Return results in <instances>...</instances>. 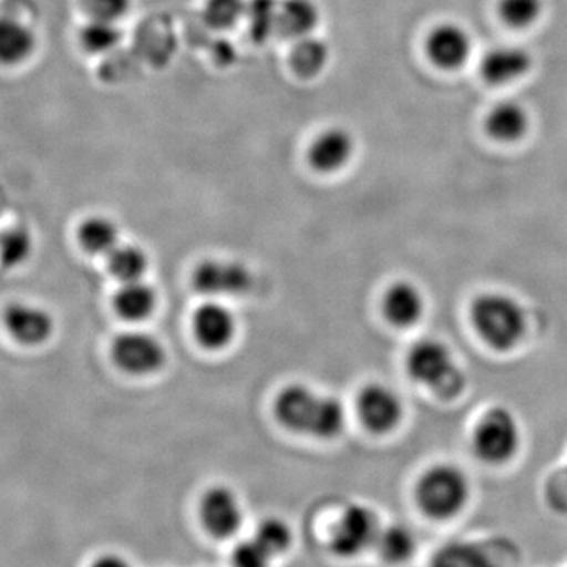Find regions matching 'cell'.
<instances>
[{
	"label": "cell",
	"instance_id": "cell-14",
	"mask_svg": "<svg viewBox=\"0 0 567 567\" xmlns=\"http://www.w3.org/2000/svg\"><path fill=\"white\" fill-rule=\"evenodd\" d=\"M354 153L352 134L344 128H328L317 134L308 148L312 169L320 174H333L344 169Z\"/></svg>",
	"mask_w": 567,
	"mask_h": 567
},
{
	"label": "cell",
	"instance_id": "cell-4",
	"mask_svg": "<svg viewBox=\"0 0 567 567\" xmlns=\"http://www.w3.org/2000/svg\"><path fill=\"white\" fill-rule=\"evenodd\" d=\"M470 481L464 470L453 464H436L425 470L416 484V502L425 516L446 520L461 514L470 499Z\"/></svg>",
	"mask_w": 567,
	"mask_h": 567
},
{
	"label": "cell",
	"instance_id": "cell-31",
	"mask_svg": "<svg viewBox=\"0 0 567 567\" xmlns=\"http://www.w3.org/2000/svg\"><path fill=\"white\" fill-rule=\"evenodd\" d=\"M32 252V238L28 230H7L0 235V262L6 267H18L29 259Z\"/></svg>",
	"mask_w": 567,
	"mask_h": 567
},
{
	"label": "cell",
	"instance_id": "cell-26",
	"mask_svg": "<svg viewBox=\"0 0 567 567\" xmlns=\"http://www.w3.org/2000/svg\"><path fill=\"white\" fill-rule=\"evenodd\" d=\"M380 555L393 565L409 561L416 550V539L410 528L404 525H391L380 529L379 539H377Z\"/></svg>",
	"mask_w": 567,
	"mask_h": 567
},
{
	"label": "cell",
	"instance_id": "cell-22",
	"mask_svg": "<svg viewBox=\"0 0 567 567\" xmlns=\"http://www.w3.org/2000/svg\"><path fill=\"white\" fill-rule=\"evenodd\" d=\"M330 61V48L317 37H305L295 41L290 52V65L300 78H316L324 70Z\"/></svg>",
	"mask_w": 567,
	"mask_h": 567
},
{
	"label": "cell",
	"instance_id": "cell-13",
	"mask_svg": "<svg viewBox=\"0 0 567 567\" xmlns=\"http://www.w3.org/2000/svg\"><path fill=\"white\" fill-rule=\"evenodd\" d=\"M382 311L388 322L399 330H409L421 322L425 312L423 290L415 282L395 281L382 298Z\"/></svg>",
	"mask_w": 567,
	"mask_h": 567
},
{
	"label": "cell",
	"instance_id": "cell-20",
	"mask_svg": "<svg viewBox=\"0 0 567 567\" xmlns=\"http://www.w3.org/2000/svg\"><path fill=\"white\" fill-rule=\"evenodd\" d=\"M528 112L516 102H503L496 104L488 112L486 130L488 136L499 142H516L528 132Z\"/></svg>",
	"mask_w": 567,
	"mask_h": 567
},
{
	"label": "cell",
	"instance_id": "cell-12",
	"mask_svg": "<svg viewBox=\"0 0 567 567\" xmlns=\"http://www.w3.org/2000/svg\"><path fill=\"white\" fill-rule=\"evenodd\" d=\"M193 330L199 344L208 350L226 349L237 333L234 312L221 301L200 305L193 317Z\"/></svg>",
	"mask_w": 567,
	"mask_h": 567
},
{
	"label": "cell",
	"instance_id": "cell-30",
	"mask_svg": "<svg viewBox=\"0 0 567 567\" xmlns=\"http://www.w3.org/2000/svg\"><path fill=\"white\" fill-rule=\"evenodd\" d=\"M543 7V0H502L499 17L511 28L525 29L539 20Z\"/></svg>",
	"mask_w": 567,
	"mask_h": 567
},
{
	"label": "cell",
	"instance_id": "cell-11",
	"mask_svg": "<svg viewBox=\"0 0 567 567\" xmlns=\"http://www.w3.org/2000/svg\"><path fill=\"white\" fill-rule=\"evenodd\" d=\"M3 324L18 344H44L54 333V320L47 309L29 303H13L3 312Z\"/></svg>",
	"mask_w": 567,
	"mask_h": 567
},
{
	"label": "cell",
	"instance_id": "cell-34",
	"mask_svg": "<svg viewBox=\"0 0 567 567\" xmlns=\"http://www.w3.org/2000/svg\"><path fill=\"white\" fill-rule=\"evenodd\" d=\"M92 567H133L126 561L125 558L118 557V555H103L93 563Z\"/></svg>",
	"mask_w": 567,
	"mask_h": 567
},
{
	"label": "cell",
	"instance_id": "cell-17",
	"mask_svg": "<svg viewBox=\"0 0 567 567\" xmlns=\"http://www.w3.org/2000/svg\"><path fill=\"white\" fill-rule=\"evenodd\" d=\"M37 37L25 22L11 17H0V63L21 65L33 54Z\"/></svg>",
	"mask_w": 567,
	"mask_h": 567
},
{
	"label": "cell",
	"instance_id": "cell-33",
	"mask_svg": "<svg viewBox=\"0 0 567 567\" xmlns=\"http://www.w3.org/2000/svg\"><path fill=\"white\" fill-rule=\"evenodd\" d=\"M274 558L256 537L241 540L233 554L234 567H270Z\"/></svg>",
	"mask_w": 567,
	"mask_h": 567
},
{
	"label": "cell",
	"instance_id": "cell-32",
	"mask_svg": "<svg viewBox=\"0 0 567 567\" xmlns=\"http://www.w3.org/2000/svg\"><path fill=\"white\" fill-rule=\"evenodd\" d=\"M133 0H81L89 20L118 22L128 14Z\"/></svg>",
	"mask_w": 567,
	"mask_h": 567
},
{
	"label": "cell",
	"instance_id": "cell-1",
	"mask_svg": "<svg viewBox=\"0 0 567 567\" xmlns=\"http://www.w3.org/2000/svg\"><path fill=\"white\" fill-rule=\"evenodd\" d=\"M275 416L289 431L319 440L341 435L347 421L344 405L339 399L317 393L301 383L279 391L275 399Z\"/></svg>",
	"mask_w": 567,
	"mask_h": 567
},
{
	"label": "cell",
	"instance_id": "cell-23",
	"mask_svg": "<svg viewBox=\"0 0 567 567\" xmlns=\"http://www.w3.org/2000/svg\"><path fill=\"white\" fill-rule=\"evenodd\" d=\"M432 567H498L488 551L475 543H450L436 551Z\"/></svg>",
	"mask_w": 567,
	"mask_h": 567
},
{
	"label": "cell",
	"instance_id": "cell-25",
	"mask_svg": "<svg viewBox=\"0 0 567 567\" xmlns=\"http://www.w3.org/2000/svg\"><path fill=\"white\" fill-rule=\"evenodd\" d=\"M279 6L281 0H246L245 21L251 39L264 43L278 33Z\"/></svg>",
	"mask_w": 567,
	"mask_h": 567
},
{
	"label": "cell",
	"instance_id": "cell-18",
	"mask_svg": "<svg viewBox=\"0 0 567 567\" xmlns=\"http://www.w3.org/2000/svg\"><path fill=\"white\" fill-rule=\"evenodd\" d=\"M320 21L315 0H281L278 33L295 41L312 35Z\"/></svg>",
	"mask_w": 567,
	"mask_h": 567
},
{
	"label": "cell",
	"instance_id": "cell-28",
	"mask_svg": "<svg viewBox=\"0 0 567 567\" xmlns=\"http://www.w3.org/2000/svg\"><path fill=\"white\" fill-rule=\"evenodd\" d=\"M246 0H207L204 20L213 29L226 31L245 20Z\"/></svg>",
	"mask_w": 567,
	"mask_h": 567
},
{
	"label": "cell",
	"instance_id": "cell-29",
	"mask_svg": "<svg viewBox=\"0 0 567 567\" xmlns=\"http://www.w3.org/2000/svg\"><path fill=\"white\" fill-rule=\"evenodd\" d=\"M274 557L282 555L287 548L292 546V528L289 527L286 520L279 517L264 518L257 525L254 536Z\"/></svg>",
	"mask_w": 567,
	"mask_h": 567
},
{
	"label": "cell",
	"instance_id": "cell-5",
	"mask_svg": "<svg viewBox=\"0 0 567 567\" xmlns=\"http://www.w3.org/2000/svg\"><path fill=\"white\" fill-rule=\"evenodd\" d=\"M472 443L476 457L484 464L505 465L520 451V421L507 406H492L477 421Z\"/></svg>",
	"mask_w": 567,
	"mask_h": 567
},
{
	"label": "cell",
	"instance_id": "cell-6",
	"mask_svg": "<svg viewBox=\"0 0 567 567\" xmlns=\"http://www.w3.org/2000/svg\"><path fill=\"white\" fill-rule=\"evenodd\" d=\"M380 529L379 518L368 506L346 507L331 532V550L341 558L358 557L375 546Z\"/></svg>",
	"mask_w": 567,
	"mask_h": 567
},
{
	"label": "cell",
	"instance_id": "cell-16",
	"mask_svg": "<svg viewBox=\"0 0 567 567\" xmlns=\"http://www.w3.org/2000/svg\"><path fill=\"white\" fill-rule=\"evenodd\" d=\"M532 54L520 47H498L484 55L481 73L491 84H509L532 69Z\"/></svg>",
	"mask_w": 567,
	"mask_h": 567
},
{
	"label": "cell",
	"instance_id": "cell-15",
	"mask_svg": "<svg viewBox=\"0 0 567 567\" xmlns=\"http://www.w3.org/2000/svg\"><path fill=\"white\" fill-rule=\"evenodd\" d=\"M425 51L434 65L443 70H456L468 61L472 40L457 24H442L427 37Z\"/></svg>",
	"mask_w": 567,
	"mask_h": 567
},
{
	"label": "cell",
	"instance_id": "cell-9",
	"mask_svg": "<svg viewBox=\"0 0 567 567\" xmlns=\"http://www.w3.org/2000/svg\"><path fill=\"white\" fill-rule=\"evenodd\" d=\"M357 409L361 423L377 435L390 434L404 417L401 395L383 383H369L364 386L358 395Z\"/></svg>",
	"mask_w": 567,
	"mask_h": 567
},
{
	"label": "cell",
	"instance_id": "cell-7",
	"mask_svg": "<svg viewBox=\"0 0 567 567\" xmlns=\"http://www.w3.org/2000/svg\"><path fill=\"white\" fill-rule=\"evenodd\" d=\"M193 286L205 297H240L252 287V274L246 265L235 260L207 259L197 265Z\"/></svg>",
	"mask_w": 567,
	"mask_h": 567
},
{
	"label": "cell",
	"instance_id": "cell-27",
	"mask_svg": "<svg viewBox=\"0 0 567 567\" xmlns=\"http://www.w3.org/2000/svg\"><path fill=\"white\" fill-rule=\"evenodd\" d=\"M122 41V31L118 22L89 20L81 31V44L92 54H104L118 47Z\"/></svg>",
	"mask_w": 567,
	"mask_h": 567
},
{
	"label": "cell",
	"instance_id": "cell-3",
	"mask_svg": "<svg viewBox=\"0 0 567 567\" xmlns=\"http://www.w3.org/2000/svg\"><path fill=\"white\" fill-rule=\"evenodd\" d=\"M405 365L412 380L427 388L436 398L451 401L464 393V369L457 363L453 350L442 339H420L409 350Z\"/></svg>",
	"mask_w": 567,
	"mask_h": 567
},
{
	"label": "cell",
	"instance_id": "cell-2",
	"mask_svg": "<svg viewBox=\"0 0 567 567\" xmlns=\"http://www.w3.org/2000/svg\"><path fill=\"white\" fill-rule=\"evenodd\" d=\"M473 328L484 344L496 352H511L524 341L528 317L513 295L492 290L477 295L470 308Z\"/></svg>",
	"mask_w": 567,
	"mask_h": 567
},
{
	"label": "cell",
	"instance_id": "cell-8",
	"mask_svg": "<svg viewBox=\"0 0 567 567\" xmlns=\"http://www.w3.org/2000/svg\"><path fill=\"white\" fill-rule=\"evenodd\" d=\"M112 360L126 374L151 375L166 363V350L155 336L128 331L112 344Z\"/></svg>",
	"mask_w": 567,
	"mask_h": 567
},
{
	"label": "cell",
	"instance_id": "cell-24",
	"mask_svg": "<svg viewBox=\"0 0 567 567\" xmlns=\"http://www.w3.org/2000/svg\"><path fill=\"white\" fill-rule=\"evenodd\" d=\"M106 259L111 275L122 284L140 281L148 268L147 254L136 245H118Z\"/></svg>",
	"mask_w": 567,
	"mask_h": 567
},
{
	"label": "cell",
	"instance_id": "cell-21",
	"mask_svg": "<svg viewBox=\"0 0 567 567\" xmlns=\"http://www.w3.org/2000/svg\"><path fill=\"white\" fill-rule=\"evenodd\" d=\"M78 238L85 252L110 256L121 245V230L106 216H92L81 224Z\"/></svg>",
	"mask_w": 567,
	"mask_h": 567
},
{
	"label": "cell",
	"instance_id": "cell-10",
	"mask_svg": "<svg viewBox=\"0 0 567 567\" xmlns=\"http://www.w3.org/2000/svg\"><path fill=\"white\" fill-rule=\"evenodd\" d=\"M200 520L212 536L230 537L244 524V506L233 488L215 486L200 499Z\"/></svg>",
	"mask_w": 567,
	"mask_h": 567
},
{
	"label": "cell",
	"instance_id": "cell-35",
	"mask_svg": "<svg viewBox=\"0 0 567 567\" xmlns=\"http://www.w3.org/2000/svg\"><path fill=\"white\" fill-rule=\"evenodd\" d=\"M566 477H567V470H566Z\"/></svg>",
	"mask_w": 567,
	"mask_h": 567
},
{
	"label": "cell",
	"instance_id": "cell-19",
	"mask_svg": "<svg viewBox=\"0 0 567 567\" xmlns=\"http://www.w3.org/2000/svg\"><path fill=\"white\" fill-rule=\"evenodd\" d=\"M158 298L155 289L147 282H123L121 289L114 295V309L122 319L128 322H142L155 311Z\"/></svg>",
	"mask_w": 567,
	"mask_h": 567
}]
</instances>
